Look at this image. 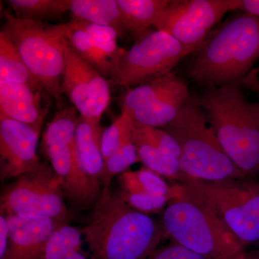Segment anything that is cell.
I'll return each mask as SVG.
<instances>
[{"label":"cell","mask_w":259,"mask_h":259,"mask_svg":"<svg viewBox=\"0 0 259 259\" xmlns=\"http://www.w3.org/2000/svg\"><path fill=\"white\" fill-rule=\"evenodd\" d=\"M81 231L90 259H145L167 236L162 223L111 192L101 194Z\"/></svg>","instance_id":"obj_1"},{"label":"cell","mask_w":259,"mask_h":259,"mask_svg":"<svg viewBox=\"0 0 259 259\" xmlns=\"http://www.w3.org/2000/svg\"><path fill=\"white\" fill-rule=\"evenodd\" d=\"M162 225L177 244L208 259H244L243 245L199 194L183 182L172 185Z\"/></svg>","instance_id":"obj_2"},{"label":"cell","mask_w":259,"mask_h":259,"mask_svg":"<svg viewBox=\"0 0 259 259\" xmlns=\"http://www.w3.org/2000/svg\"><path fill=\"white\" fill-rule=\"evenodd\" d=\"M241 79L207 88L197 101L225 152L247 177L259 175V101L247 99Z\"/></svg>","instance_id":"obj_3"},{"label":"cell","mask_w":259,"mask_h":259,"mask_svg":"<svg viewBox=\"0 0 259 259\" xmlns=\"http://www.w3.org/2000/svg\"><path fill=\"white\" fill-rule=\"evenodd\" d=\"M209 33L192 61L188 74L207 88L242 79L259 58V19L243 14Z\"/></svg>","instance_id":"obj_4"},{"label":"cell","mask_w":259,"mask_h":259,"mask_svg":"<svg viewBox=\"0 0 259 259\" xmlns=\"http://www.w3.org/2000/svg\"><path fill=\"white\" fill-rule=\"evenodd\" d=\"M181 150L182 177L207 182L246 177L225 152L197 100L190 97L176 118L164 127Z\"/></svg>","instance_id":"obj_5"},{"label":"cell","mask_w":259,"mask_h":259,"mask_svg":"<svg viewBox=\"0 0 259 259\" xmlns=\"http://www.w3.org/2000/svg\"><path fill=\"white\" fill-rule=\"evenodd\" d=\"M5 17L1 32L14 44L32 76L60 108L65 64L64 25L19 18L9 11H5Z\"/></svg>","instance_id":"obj_6"},{"label":"cell","mask_w":259,"mask_h":259,"mask_svg":"<svg viewBox=\"0 0 259 259\" xmlns=\"http://www.w3.org/2000/svg\"><path fill=\"white\" fill-rule=\"evenodd\" d=\"M77 112L74 107H69L56 114L42 134V145L64 197L74 205L84 208L98 202L102 186L87 175L78 156L75 143L79 120Z\"/></svg>","instance_id":"obj_7"},{"label":"cell","mask_w":259,"mask_h":259,"mask_svg":"<svg viewBox=\"0 0 259 259\" xmlns=\"http://www.w3.org/2000/svg\"><path fill=\"white\" fill-rule=\"evenodd\" d=\"M183 182L202 197L243 246L259 244L258 185L233 182H207L182 177Z\"/></svg>","instance_id":"obj_8"},{"label":"cell","mask_w":259,"mask_h":259,"mask_svg":"<svg viewBox=\"0 0 259 259\" xmlns=\"http://www.w3.org/2000/svg\"><path fill=\"white\" fill-rule=\"evenodd\" d=\"M177 39L159 30L144 32L121 58L112 86L127 89L168 74L187 56Z\"/></svg>","instance_id":"obj_9"},{"label":"cell","mask_w":259,"mask_h":259,"mask_svg":"<svg viewBox=\"0 0 259 259\" xmlns=\"http://www.w3.org/2000/svg\"><path fill=\"white\" fill-rule=\"evenodd\" d=\"M59 179L40 162L17 178L1 197V213L23 218H49L66 221L67 209Z\"/></svg>","instance_id":"obj_10"},{"label":"cell","mask_w":259,"mask_h":259,"mask_svg":"<svg viewBox=\"0 0 259 259\" xmlns=\"http://www.w3.org/2000/svg\"><path fill=\"white\" fill-rule=\"evenodd\" d=\"M234 0L169 1L153 24L185 48L187 55L198 50L223 17L232 11Z\"/></svg>","instance_id":"obj_11"},{"label":"cell","mask_w":259,"mask_h":259,"mask_svg":"<svg viewBox=\"0 0 259 259\" xmlns=\"http://www.w3.org/2000/svg\"><path fill=\"white\" fill-rule=\"evenodd\" d=\"M64 69L61 90L73 104L80 117L95 129H102V115L110 105V83L74 50L65 37Z\"/></svg>","instance_id":"obj_12"},{"label":"cell","mask_w":259,"mask_h":259,"mask_svg":"<svg viewBox=\"0 0 259 259\" xmlns=\"http://www.w3.org/2000/svg\"><path fill=\"white\" fill-rule=\"evenodd\" d=\"M44 122L30 125L0 115V177L18 178L40 163L37 144Z\"/></svg>","instance_id":"obj_13"},{"label":"cell","mask_w":259,"mask_h":259,"mask_svg":"<svg viewBox=\"0 0 259 259\" xmlns=\"http://www.w3.org/2000/svg\"><path fill=\"white\" fill-rule=\"evenodd\" d=\"M5 216L9 228V242L2 259H39L51 234L66 223L54 218Z\"/></svg>","instance_id":"obj_14"},{"label":"cell","mask_w":259,"mask_h":259,"mask_svg":"<svg viewBox=\"0 0 259 259\" xmlns=\"http://www.w3.org/2000/svg\"><path fill=\"white\" fill-rule=\"evenodd\" d=\"M40 91L28 85L0 83V115L30 125L44 122L49 105L42 108Z\"/></svg>","instance_id":"obj_15"},{"label":"cell","mask_w":259,"mask_h":259,"mask_svg":"<svg viewBox=\"0 0 259 259\" xmlns=\"http://www.w3.org/2000/svg\"><path fill=\"white\" fill-rule=\"evenodd\" d=\"M190 97L187 83L178 77L156 101L134 112L135 122L156 128L166 127L176 118Z\"/></svg>","instance_id":"obj_16"},{"label":"cell","mask_w":259,"mask_h":259,"mask_svg":"<svg viewBox=\"0 0 259 259\" xmlns=\"http://www.w3.org/2000/svg\"><path fill=\"white\" fill-rule=\"evenodd\" d=\"M132 141L137 151L140 162L146 168L161 177L180 180L182 176L179 160L166 156L158 147L153 127L135 122L132 132Z\"/></svg>","instance_id":"obj_17"},{"label":"cell","mask_w":259,"mask_h":259,"mask_svg":"<svg viewBox=\"0 0 259 259\" xmlns=\"http://www.w3.org/2000/svg\"><path fill=\"white\" fill-rule=\"evenodd\" d=\"M102 132V129L94 128L80 117L75 135L76 151L81 166L89 177L100 185L105 165L101 151Z\"/></svg>","instance_id":"obj_18"},{"label":"cell","mask_w":259,"mask_h":259,"mask_svg":"<svg viewBox=\"0 0 259 259\" xmlns=\"http://www.w3.org/2000/svg\"><path fill=\"white\" fill-rule=\"evenodd\" d=\"M64 35L74 50L105 78L113 77L120 61L114 59L102 49L100 42L82 30L63 24Z\"/></svg>","instance_id":"obj_19"},{"label":"cell","mask_w":259,"mask_h":259,"mask_svg":"<svg viewBox=\"0 0 259 259\" xmlns=\"http://www.w3.org/2000/svg\"><path fill=\"white\" fill-rule=\"evenodd\" d=\"M125 31L139 36L153 25L169 0H117Z\"/></svg>","instance_id":"obj_20"},{"label":"cell","mask_w":259,"mask_h":259,"mask_svg":"<svg viewBox=\"0 0 259 259\" xmlns=\"http://www.w3.org/2000/svg\"><path fill=\"white\" fill-rule=\"evenodd\" d=\"M73 18L115 28L122 36L125 31L117 0H71Z\"/></svg>","instance_id":"obj_21"},{"label":"cell","mask_w":259,"mask_h":259,"mask_svg":"<svg viewBox=\"0 0 259 259\" xmlns=\"http://www.w3.org/2000/svg\"><path fill=\"white\" fill-rule=\"evenodd\" d=\"M83 240L81 229L65 223L51 234L39 259H88Z\"/></svg>","instance_id":"obj_22"},{"label":"cell","mask_w":259,"mask_h":259,"mask_svg":"<svg viewBox=\"0 0 259 259\" xmlns=\"http://www.w3.org/2000/svg\"><path fill=\"white\" fill-rule=\"evenodd\" d=\"M0 83H20L42 90L9 38L0 32Z\"/></svg>","instance_id":"obj_23"},{"label":"cell","mask_w":259,"mask_h":259,"mask_svg":"<svg viewBox=\"0 0 259 259\" xmlns=\"http://www.w3.org/2000/svg\"><path fill=\"white\" fill-rule=\"evenodd\" d=\"M121 192L149 194L171 199L172 185L154 171L144 167L138 171H127L117 176Z\"/></svg>","instance_id":"obj_24"},{"label":"cell","mask_w":259,"mask_h":259,"mask_svg":"<svg viewBox=\"0 0 259 259\" xmlns=\"http://www.w3.org/2000/svg\"><path fill=\"white\" fill-rule=\"evenodd\" d=\"M178 79L171 72L129 89L122 100V110L130 113L148 106L168 91Z\"/></svg>","instance_id":"obj_25"},{"label":"cell","mask_w":259,"mask_h":259,"mask_svg":"<svg viewBox=\"0 0 259 259\" xmlns=\"http://www.w3.org/2000/svg\"><path fill=\"white\" fill-rule=\"evenodd\" d=\"M6 3L18 18L42 21L69 11L71 0H9Z\"/></svg>","instance_id":"obj_26"},{"label":"cell","mask_w":259,"mask_h":259,"mask_svg":"<svg viewBox=\"0 0 259 259\" xmlns=\"http://www.w3.org/2000/svg\"><path fill=\"white\" fill-rule=\"evenodd\" d=\"M138 162H140V159L131 136L125 140L120 147L105 161L100 180L102 187V194L110 192V183L114 177L119 176L121 174L127 171L130 167Z\"/></svg>","instance_id":"obj_27"},{"label":"cell","mask_w":259,"mask_h":259,"mask_svg":"<svg viewBox=\"0 0 259 259\" xmlns=\"http://www.w3.org/2000/svg\"><path fill=\"white\" fill-rule=\"evenodd\" d=\"M134 115L125 110L113 122L104 130L101 137V151L104 161L115 152L120 145L132 136L134 127Z\"/></svg>","instance_id":"obj_28"},{"label":"cell","mask_w":259,"mask_h":259,"mask_svg":"<svg viewBox=\"0 0 259 259\" xmlns=\"http://www.w3.org/2000/svg\"><path fill=\"white\" fill-rule=\"evenodd\" d=\"M71 26L82 30L90 37L100 42H117L120 37L119 32L112 27L98 25L90 22L72 18L69 22Z\"/></svg>","instance_id":"obj_29"},{"label":"cell","mask_w":259,"mask_h":259,"mask_svg":"<svg viewBox=\"0 0 259 259\" xmlns=\"http://www.w3.org/2000/svg\"><path fill=\"white\" fill-rule=\"evenodd\" d=\"M145 259H208L173 243L156 248Z\"/></svg>","instance_id":"obj_30"},{"label":"cell","mask_w":259,"mask_h":259,"mask_svg":"<svg viewBox=\"0 0 259 259\" xmlns=\"http://www.w3.org/2000/svg\"><path fill=\"white\" fill-rule=\"evenodd\" d=\"M155 141L162 152L168 157L180 160L181 150L176 139L166 130L153 127Z\"/></svg>","instance_id":"obj_31"},{"label":"cell","mask_w":259,"mask_h":259,"mask_svg":"<svg viewBox=\"0 0 259 259\" xmlns=\"http://www.w3.org/2000/svg\"><path fill=\"white\" fill-rule=\"evenodd\" d=\"M236 10L259 19V0H236Z\"/></svg>","instance_id":"obj_32"},{"label":"cell","mask_w":259,"mask_h":259,"mask_svg":"<svg viewBox=\"0 0 259 259\" xmlns=\"http://www.w3.org/2000/svg\"><path fill=\"white\" fill-rule=\"evenodd\" d=\"M9 242V228H8V220L3 213L0 215V259L3 258Z\"/></svg>","instance_id":"obj_33"},{"label":"cell","mask_w":259,"mask_h":259,"mask_svg":"<svg viewBox=\"0 0 259 259\" xmlns=\"http://www.w3.org/2000/svg\"><path fill=\"white\" fill-rule=\"evenodd\" d=\"M257 185H258V188H259V181H258V183L257 184Z\"/></svg>","instance_id":"obj_34"},{"label":"cell","mask_w":259,"mask_h":259,"mask_svg":"<svg viewBox=\"0 0 259 259\" xmlns=\"http://www.w3.org/2000/svg\"><path fill=\"white\" fill-rule=\"evenodd\" d=\"M244 259H246V258H244ZM249 259H259V258H249Z\"/></svg>","instance_id":"obj_35"},{"label":"cell","mask_w":259,"mask_h":259,"mask_svg":"<svg viewBox=\"0 0 259 259\" xmlns=\"http://www.w3.org/2000/svg\"><path fill=\"white\" fill-rule=\"evenodd\" d=\"M258 101H259V100H258Z\"/></svg>","instance_id":"obj_36"}]
</instances>
